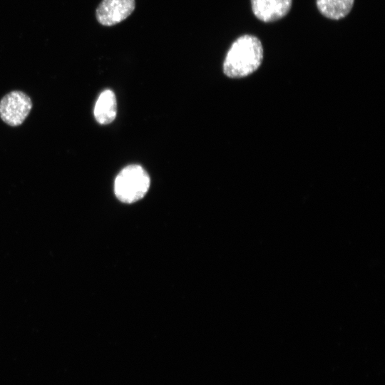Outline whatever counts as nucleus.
I'll use <instances>...</instances> for the list:
<instances>
[{
    "label": "nucleus",
    "mask_w": 385,
    "mask_h": 385,
    "mask_svg": "<svg viewBox=\"0 0 385 385\" xmlns=\"http://www.w3.org/2000/svg\"><path fill=\"white\" fill-rule=\"evenodd\" d=\"M263 47L257 36L245 34L237 38L228 49L222 65L224 74L231 78L246 77L261 66Z\"/></svg>",
    "instance_id": "obj_1"
},
{
    "label": "nucleus",
    "mask_w": 385,
    "mask_h": 385,
    "mask_svg": "<svg viewBox=\"0 0 385 385\" xmlns=\"http://www.w3.org/2000/svg\"><path fill=\"white\" fill-rule=\"evenodd\" d=\"M150 185V179L145 170L139 165H130L116 176L114 192L120 201L133 203L145 195Z\"/></svg>",
    "instance_id": "obj_2"
},
{
    "label": "nucleus",
    "mask_w": 385,
    "mask_h": 385,
    "mask_svg": "<svg viewBox=\"0 0 385 385\" xmlns=\"http://www.w3.org/2000/svg\"><path fill=\"white\" fill-rule=\"evenodd\" d=\"M32 108L30 97L20 91H12L0 101V117L11 126L21 125Z\"/></svg>",
    "instance_id": "obj_3"
},
{
    "label": "nucleus",
    "mask_w": 385,
    "mask_h": 385,
    "mask_svg": "<svg viewBox=\"0 0 385 385\" xmlns=\"http://www.w3.org/2000/svg\"><path fill=\"white\" fill-rule=\"evenodd\" d=\"M135 9V0H102L96 9L97 21L113 26L130 16Z\"/></svg>",
    "instance_id": "obj_4"
},
{
    "label": "nucleus",
    "mask_w": 385,
    "mask_h": 385,
    "mask_svg": "<svg viewBox=\"0 0 385 385\" xmlns=\"http://www.w3.org/2000/svg\"><path fill=\"white\" fill-rule=\"evenodd\" d=\"M250 2L254 15L265 23L282 19L292 5V0H250Z\"/></svg>",
    "instance_id": "obj_5"
},
{
    "label": "nucleus",
    "mask_w": 385,
    "mask_h": 385,
    "mask_svg": "<svg viewBox=\"0 0 385 385\" xmlns=\"http://www.w3.org/2000/svg\"><path fill=\"white\" fill-rule=\"evenodd\" d=\"M117 102L115 95L110 89L104 90L99 95L93 110L96 121L101 125L112 123L116 117Z\"/></svg>",
    "instance_id": "obj_6"
},
{
    "label": "nucleus",
    "mask_w": 385,
    "mask_h": 385,
    "mask_svg": "<svg viewBox=\"0 0 385 385\" xmlns=\"http://www.w3.org/2000/svg\"><path fill=\"white\" fill-rule=\"evenodd\" d=\"M354 0H316L319 11L326 18L339 20L346 16L354 6Z\"/></svg>",
    "instance_id": "obj_7"
}]
</instances>
